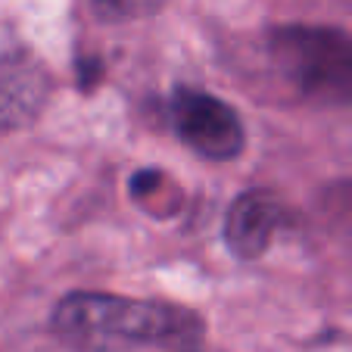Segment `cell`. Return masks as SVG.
<instances>
[{
	"label": "cell",
	"mask_w": 352,
	"mask_h": 352,
	"mask_svg": "<svg viewBox=\"0 0 352 352\" xmlns=\"http://www.w3.org/2000/svg\"><path fill=\"white\" fill-rule=\"evenodd\" d=\"M54 331L75 352H131L197 343L203 321L168 302L78 290L54 309Z\"/></svg>",
	"instance_id": "6da1fadb"
},
{
	"label": "cell",
	"mask_w": 352,
	"mask_h": 352,
	"mask_svg": "<svg viewBox=\"0 0 352 352\" xmlns=\"http://www.w3.org/2000/svg\"><path fill=\"white\" fill-rule=\"evenodd\" d=\"M268 56L299 97L327 107H352V32L278 25L268 34Z\"/></svg>",
	"instance_id": "7a4b0ae2"
},
{
	"label": "cell",
	"mask_w": 352,
	"mask_h": 352,
	"mask_svg": "<svg viewBox=\"0 0 352 352\" xmlns=\"http://www.w3.org/2000/svg\"><path fill=\"white\" fill-rule=\"evenodd\" d=\"M172 122L178 140L197 153L199 160L228 162L237 160L246 146V131L237 109L215 94L190 85H178L172 91Z\"/></svg>",
	"instance_id": "3957f363"
},
{
	"label": "cell",
	"mask_w": 352,
	"mask_h": 352,
	"mask_svg": "<svg viewBox=\"0 0 352 352\" xmlns=\"http://www.w3.org/2000/svg\"><path fill=\"white\" fill-rule=\"evenodd\" d=\"M280 225V203L272 190H243L225 215V243L237 259H259Z\"/></svg>",
	"instance_id": "277c9868"
},
{
	"label": "cell",
	"mask_w": 352,
	"mask_h": 352,
	"mask_svg": "<svg viewBox=\"0 0 352 352\" xmlns=\"http://www.w3.org/2000/svg\"><path fill=\"white\" fill-rule=\"evenodd\" d=\"M166 0H91L94 13L107 22H134V19H146L156 10H162Z\"/></svg>",
	"instance_id": "5b68a950"
},
{
	"label": "cell",
	"mask_w": 352,
	"mask_h": 352,
	"mask_svg": "<svg viewBox=\"0 0 352 352\" xmlns=\"http://www.w3.org/2000/svg\"><path fill=\"white\" fill-rule=\"evenodd\" d=\"M321 209L337 228H343L346 234H352V178L337 181L321 193Z\"/></svg>",
	"instance_id": "8992f818"
}]
</instances>
